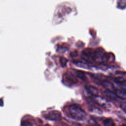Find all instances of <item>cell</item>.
Returning <instances> with one entry per match:
<instances>
[{
	"label": "cell",
	"instance_id": "1",
	"mask_svg": "<svg viewBox=\"0 0 126 126\" xmlns=\"http://www.w3.org/2000/svg\"><path fill=\"white\" fill-rule=\"evenodd\" d=\"M68 113L70 117L77 121H83L87 116L85 111L76 104H72L69 106Z\"/></svg>",
	"mask_w": 126,
	"mask_h": 126
},
{
	"label": "cell",
	"instance_id": "2",
	"mask_svg": "<svg viewBox=\"0 0 126 126\" xmlns=\"http://www.w3.org/2000/svg\"><path fill=\"white\" fill-rule=\"evenodd\" d=\"M46 119L51 121H60L62 119L61 114L57 111H52L45 115Z\"/></svg>",
	"mask_w": 126,
	"mask_h": 126
},
{
	"label": "cell",
	"instance_id": "3",
	"mask_svg": "<svg viewBox=\"0 0 126 126\" xmlns=\"http://www.w3.org/2000/svg\"><path fill=\"white\" fill-rule=\"evenodd\" d=\"M94 99L95 103L102 107L106 108L110 107V105L109 101L104 97L98 95L96 96H94Z\"/></svg>",
	"mask_w": 126,
	"mask_h": 126
},
{
	"label": "cell",
	"instance_id": "4",
	"mask_svg": "<svg viewBox=\"0 0 126 126\" xmlns=\"http://www.w3.org/2000/svg\"><path fill=\"white\" fill-rule=\"evenodd\" d=\"M100 83L106 89V90H109L111 91L116 90L114 85L108 80H103Z\"/></svg>",
	"mask_w": 126,
	"mask_h": 126
},
{
	"label": "cell",
	"instance_id": "5",
	"mask_svg": "<svg viewBox=\"0 0 126 126\" xmlns=\"http://www.w3.org/2000/svg\"><path fill=\"white\" fill-rule=\"evenodd\" d=\"M86 90L92 95L94 96H98V90L96 87L92 85H87L86 86Z\"/></svg>",
	"mask_w": 126,
	"mask_h": 126
},
{
	"label": "cell",
	"instance_id": "6",
	"mask_svg": "<svg viewBox=\"0 0 126 126\" xmlns=\"http://www.w3.org/2000/svg\"><path fill=\"white\" fill-rule=\"evenodd\" d=\"M103 93L106 97H108L110 99L112 100H117L118 97L115 94V93H113L112 91H109V90H105L103 92Z\"/></svg>",
	"mask_w": 126,
	"mask_h": 126
},
{
	"label": "cell",
	"instance_id": "7",
	"mask_svg": "<svg viewBox=\"0 0 126 126\" xmlns=\"http://www.w3.org/2000/svg\"><path fill=\"white\" fill-rule=\"evenodd\" d=\"M115 93L118 98L126 99V92L123 90H116Z\"/></svg>",
	"mask_w": 126,
	"mask_h": 126
},
{
	"label": "cell",
	"instance_id": "8",
	"mask_svg": "<svg viewBox=\"0 0 126 126\" xmlns=\"http://www.w3.org/2000/svg\"><path fill=\"white\" fill-rule=\"evenodd\" d=\"M76 75L81 79L83 80H85L87 79V77L84 72L80 70H75L74 71Z\"/></svg>",
	"mask_w": 126,
	"mask_h": 126
},
{
	"label": "cell",
	"instance_id": "9",
	"mask_svg": "<svg viewBox=\"0 0 126 126\" xmlns=\"http://www.w3.org/2000/svg\"><path fill=\"white\" fill-rule=\"evenodd\" d=\"M104 126H116L115 122L111 119H106L103 121Z\"/></svg>",
	"mask_w": 126,
	"mask_h": 126
},
{
	"label": "cell",
	"instance_id": "10",
	"mask_svg": "<svg viewBox=\"0 0 126 126\" xmlns=\"http://www.w3.org/2000/svg\"><path fill=\"white\" fill-rule=\"evenodd\" d=\"M76 65H77V66H79L80 67H84V68H87L88 67V65L86 63H85L82 62H80V61H76L75 62V63H74Z\"/></svg>",
	"mask_w": 126,
	"mask_h": 126
},
{
	"label": "cell",
	"instance_id": "11",
	"mask_svg": "<svg viewBox=\"0 0 126 126\" xmlns=\"http://www.w3.org/2000/svg\"><path fill=\"white\" fill-rule=\"evenodd\" d=\"M87 126H100V125L94 120L91 119L89 120Z\"/></svg>",
	"mask_w": 126,
	"mask_h": 126
},
{
	"label": "cell",
	"instance_id": "12",
	"mask_svg": "<svg viewBox=\"0 0 126 126\" xmlns=\"http://www.w3.org/2000/svg\"><path fill=\"white\" fill-rule=\"evenodd\" d=\"M115 82L117 83H119L120 84H122L125 81V80L123 78H121V77H118V78H116L115 79Z\"/></svg>",
	"mask_w": 126,
	"mask_h": 126
},
{
	"label": "cell",
	"instance_id": "13",
	"mask_svg": "<svg viewBox=\"0 0 126 126\" xmlns=\"http://www.w3.org/2000/svg\"><path fill=\"white\" fill-rule=\"evenodd\" d=\"M21 126H33L30 122L28 121H23L21 122Z\"/></svg>",
	"mask_w": 126,
	"mask_h": 126
},
{
	"label": "cell",
	"instance_id": "14",
	"mask_svg": "<svg viewBox=\"0 0 126 126\" xmlns=\"http://www.w3.org/2000/svg\"><path fill=\"white\" fill-rule=\"evenodd\" d=\"M120 106L122 109L126 112V102H121L120 104Z\"/></svg>",
	"mask_w": 126,
	"mask_h": 126
},
{
	"label": "cell",
	"instance_id": "15",
	"mask_svg": "<svg viewBox=\"0 0 126 126\" xmlns=\"http://www.w3.org/2000/svg\"><path fill=\"white\" fill-rule=\"evenodd\" d=\"M122 126H126V125H122Z\"/></svg>",
	"mask_w": 126,
	"mask_h": 126
}]
</instances>
